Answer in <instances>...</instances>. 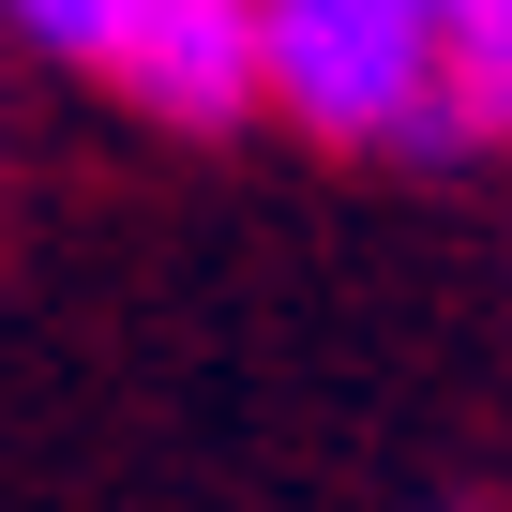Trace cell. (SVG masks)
<instances>
[{"label":"cell","mask_w":512,"mask_h":512,"mask_svg":"<svg viewBox=\"0 0 512 512\" xmlns=\"http://www.w3.org/2000/svg\"><path fill=\"white\" fill-rule=\"evenodd\" d=\"M136 16V0H0V46H31V61H106V31Z\"/></svg>","instance_id":"277c9868"},{"label":"cell","mask_w":512,"mask_h":512,"mask_svg":"<svg viewBox=\"0 0 512 512\" xmlns=\"http://www.w3.org/2000/svg\"><path fill=\"white\" fill-rule=\"evenodd\" d=\"M256 121L317 151H452L437 0H256Z\"/></svg>","instance_id":"6da1fadb"},{"label":"cell","mask_w":512,"mask_h":512,"mask_svg":"<svg viewBox=\"0 0 512 512\" xmlns=\"http://www.w3.org/2000/svg\"><path fill=\"white\" fill-rule=\"evenodd\" d=\"M437 121L467 151H512V0H437Z\"/></svg>","instance_id":"3957f363"},{"label":"cell","mask_w":512,"mask_h":512,"mask_svg":"<svg viewBox=\"0 0 512 512\" xmlns=\"http://www.w3.org/2000/svg\"><path fill=\"white\" fill-rule=\"evenodd\" d=\"M91 76L151 136H241L256 121V0H136Z\"/></svg>","instance_id":"7a4b0ae2"}]
</instances>
